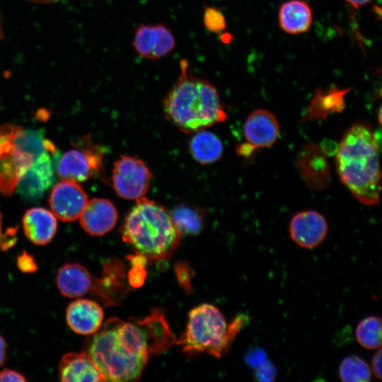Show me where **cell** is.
<instances>
[{
	"label": "cell",
	"instance_id": "6da1fadb",
	"mask_svg": "<svg viewBox=\"0 0 382 382\" xmlns=\"http://www.w3.org/2000/svg\"><path fill=\"white\" fill-rule=\"evenodd\" d=\"M174 340L164 315L154 311L142 320L109 319L89 339L86 352L105 381H130L141 376L151 354Z\"/></svg>",
	"mask_w": 382,
	"mask_h": 382
},
{
	"label": "cell",
	"instance_id": "7a4b0ae2",
	"mask_svg": "<svg viewBox=\"0 0 382 382\" xmlns=\"http://www.w3.org/2000/svg\"><path fill=\"white\" fill-rule=\"evenodd\" d=\"M335 167L342 183L361 203H379L381 175L379 145L366 124H352L343 134L337 148Z\"/></svg>",
	"mask_w": 382,
	"mask_h": 382
},
{
	"label": "cell",
	"instance_id": "3957f363",
	"mask_svg": "<svg viewBox=\"0 0 382 382\" xmlns=\"http://www.w3.org/2000/svg\"><path fill=\"white\" fill-rule=\"evenodd\" d=\"M180 74L163 101L167 118L185 132H197L224 122L227 115L216 87L195 76L188 62H180Z\"/></svg>",
	"mask_w": 382,
	"mask_h": 382
},
{
	"label": "cell",
	"instance_id": "277c9868",
	"mask_svg": "<svg viewBox=\"0 0 382 382\" xmlns=\"http://www.w3.org/2000/svg\"><path fill=\"white\" fill-rule=\"evenodd\" d=\"M121 233L125 243L149 260L169 258L181 237L166 209L144 197L126 216Z\"/></svg>",
	"mask_w": 382,
	"mask_h": 382
},
{
	"label": "cell",
	"instance_id": "5b68a950",
	"mask_svg": "<svg viewBox=\"0 0 382 382\" xmlns=\"http://www.w3.org/2000/svg\"><path fill=\"white\" fill-rule=\"evenodd\" d=\"M248 321V316L241 314L228 324L218 308L203 303L190 311L185 331L177 344L186 352H206L220 358Z\"/></svg>",
	"mask_w": 382,
	"mask_h": 382
},
{
	"label": "cell",
	"instance_id": "8992f818",
	"mask_svg": "<svg viewBox=\"0 0 382 382\" xmlns=\"http://www.w3.org/2000/svg\"><path fill=\"white\" fill-rule=\"evenodd\" d=\"M83 146L71 149L59 158L56 171L61 180L81 183L87 180L103 168L104 150L83 139Z\"/></svg>",
	"mask_w": 382,
	"mask_h": 382
},
{
	"label": "cell",
	"instance_id": "52a82bcc",
	"mask_svg": "<svg viewBox=\"0 0 382 382\" xmlns=\"http://www.w3.org/2000/svg\"><path fill=\"white\" fill-rule=\"evenodd\" d=\"M151 173L137 156H121L112 169V185L116 193L125 199H137L147 192Z\"/></svg>",
	"mask_w": 382,
	"mask_h": 382
},
{
	"label": "cell",
	"instance_id": "ba28073f",
	"mask_svg": "<svg viewBox=\"0 0 382 382\" xmlns=\"http://www.w3.org/2000/svg\"><path fill=\"white\" fill-rule=\"evenodd\" d=\"M54 147L51 144L45 149L33 154V161L17 187L21 195L28 200H36L53 184L54 166L51 154Z\"/></svg>",
	"mask_w": 382,
	"mask_h": 382
},
{
	"label": "cell",
	"instance_id": "9c48e42d",
	"mask_svg": "<svg viewBox=\"0 0 382 382\" xmlns=\"http://www.w3.org/2000/svg\"><path fill=\"white\" fill-rule=\"evenodd\" d=\"M132 45L139 56L155 61L173 52L175 39L164 24H141L134 31Z\"/></svg>",
	"mask_w": 382,
	"mask_h": 382
},
{
	"label": "cell",
	"instance_id": "30bf717a",
	"mask_svg": "<svg viewBox=\"0 0 382 382\" xmlns=\"http://www.w3.org/2000/svg\"><path fill=\"white\" fill-rule=\"evenodd\" d=\"M328 230L325 217L314 210H306L296 214L289 225L292 241L306 249H313L320 245L327 237Z\"/></svg>",
	"mask_w": 382,
	"mask_h": 382
},
{
	"label": "cell",
	"instance_id": "8fae6325",
	"mask_svg": "<svg viewBox=\"0 0 382 382\" xmlns=\"http://www.w3.org/2000/svg\"><path fill=\"white\" fill-rule=\"evenodd\" d=\"M33 161V155L15 141L0 151V192L9 196L17 187Z\"/></svg>",
	"mask_w": 382,
	"mask_h": 382
},
{
	"label": "cell",
	"instance_id": "7c38bea8",
	"mask_svg": "<svg viewBox=\"0 0 382 382\" xmlns=\"http://www.w3.org/2000/svg\"><path fill=\"white\" fill-rule=\"evenodd\" d=\"M87 202V195L77 183L64 180L54 186L49 198L56 218L67 222L79 219Z\"/></svg>",
	"mask_w": 382,
	"mask_h": 382
},
{
	"label": "cell",
	"instance_id": "4fadbf2b",
	"mask_svg": "<svg viewBox=\"0 0 382 382\" xmlns=\"http://www.w3.org/2000/svg\"><path fill=\"white\" fill-rule=\"evenodd\" d=\"M296 166L306 183L313 189L325 188L330 181L329 164L324 149L308 144L299 152Z\"/></svg>",
	"mask_w": 382,
	"mask_h": 382
},
{
	"label": "cell",
	"instance_id": "5bb4252c",
	"mask_svg": "<svg viewBox=\"0 0 382 382\" xmlns=\"http://www.w3.org/2000/svg\"><path fill=\"white\" fill-rule=\"evenodd\" d=\"M117 217V211L112 202L104 198H94L86 203L79 221L88 234L100 236L113 228Z\"/></svg>",
	"mask_w": 382,
	"mask_h": 382
},
{
	"label": "cell",
	"instance_id": "9a60e30c",
	"mask_svg": "<svg viewBox=\"0 0 382 382\" xmlns=\"http://www.w3.org/2000/svg\"><path fill=\"white\" fill-rule=\"evenodd\" d=\"M243 130L247 143L255 149L270 147L279 135V126L276 117L265 109L252 112L245 122Z\"/></svg>",
	"mask_w": 382,
	"mask_h": 382
},
{
	"label": "cell",
	"instance_id": "2e32d148",
	"mask_svg": "<svg viewBox=\"0 0 382 382\" xmlns=\"http://www.w3.org/2000/svg\"><path fill=\"white\" fill-rule=\"evenodd\" d=\"M104 313L102 307L89 299H77L71 302L66 311L68 326L74 332L91 335L102 326Z\"/></svg>",
	"mask_w": 382,
	"mask_h": 382
},
{
	"label": "cell",
	"instance_id": "e0dca14e",
	"mask_svg": "<svg viewBox=\"0 0 382 382\" xmlns=\"http://www.w3.org/2000/svg\"><path fill=\"white\" fill-rule=\"evenodd\" d=\"M59 378L63 382L104 381L103 374L86 352H69L59 362Z\"/></svg>",
	"mask_w": 382,
	"mask_h": 382
},
{
	"label": "cell",
	"instance_id": "ac0fdd59",
	"mask_svg": "<svg viewBox=\"0 0 382 382\" xmlns=\"http://www.w3.org/2000/svg\"><path fill=\"white\" fill-rule=\"evenodd\" d=\"M22 223L27 238L38 245L50 243L57 230L56 216L52 212L42 207L28 209L24 214Z\"/></svg>",
	"mask_w": 382,
	"mask_h": 382
},
{
	"label": "cell",
	"instance_id": "d6986e66",
	"mask_svg": "<svg viewBox=\"0 0 382 382\" xmlns=\"http://www.w3.org/2000/svg\"><path fill=\"white\" fill-rule=\"evenodd\" d=\"M56 284L64 296L78 298L91 289L93 282L85 267L79 263H66L58 270Z\"/></svg>",
	"mask_w": 382,
	"mask_h": 382
},
{
	"label": "cell",
	"instance_id": "ffe728a7",
	"mask_svg": "<svg viewBox=\"0 0 382 382\" xmlns=\"http://www.w3.org/2000/svg\"><path fill=\"white\" fill-rule=\"evenodd\" d=\"M312 21V11L309 5L303 0L288 1L279 8V26L286 33H304L310 29Z\"/></svg>",
	"mask_w": 382,
	"mask_h": 382
},
{
	"label": "cell",
	"instance_id": "44dd1931",
	"mask_svg": "<svg viewBox=\"0 0 382 382\" xmlns=\"http://www.w3.org/2000/svg\"><path fill=\"white\" fill-rule=\"evenodd\" d=\"M189 146L193 158L201 164L217 161L224 151L221 139L215 134L204 129L193 135Z\"/></svg>",
	"mask_w": 382,
	"mask_h": 382
},
{
	"label": "cell",
	"instance_id": "7402d4cb",
	"mask_svg": "<svg viewBox=\"0 0 382 382\" xmlns=\"http://www.w3.org/2000/svg\"><path fill=\"white\" fill-rule=\"evenodd\" d=\"M123 268L120 262L110 260L103 266V276L92 284V290L107 303H115L117 289H123Z\"/></svg>",
	"mask_w": 382,
	"mask_h": 382
},
{
	"label": "cell",
	"instance_id": "603a6c76",
	"mask_svg": "<svg viewBox=\"0 0 382 382\" xmlns=\"http://www.w3.org/2000/svg\"><path fill=\"white\" fill-rule=\"evenodd\" d=\"M349 91V88L340 89L335 86L325 91L318 90L313 98L307 116L315 118L341 111L345 107L344 97Z\"/></svg>",
	"mask_w": 382,
	"mask_h": 382
},
{
	"label": "cell",
	"instance_id": "cb8c5ba5",
	"mask_svg": "<svg viewBox=\"0 0 382 382\" xmlns=\"http://www.w3.org/2000/svg\"><path fill=\"white\" fill-rule=\"evenodd\" d=\"M173 223L180 236H196L204 226V212L197 208L179 205L170 214Z\"/></svg>",
	"mask_w": 382,
	"mask_h": 382
},
{
	"label": "cell",
	"instance_id": "d4e9b609",
	"mask_svg": "<svg viewBox=\"0 0 382 382\" xmlns=\"http://www.w3.org/2000/svg\"><path fill=\"white\" fill-rule=\"evenodd\" d=\"M338 375L343 382H368L371 380V370L360 357L352 354L343 359Z\"/></svg>",
	"mask_w": 382,
	"mask_h": 382
},
{
	"label": "cell",
	"instance_id": "484cf974",
	"mask_svg": "<svg viewBox=\"0 0 382 382\" xmlns=\"http://www.w3.org/2000/svg\"><path fill=\"white\" fill-rule=\"evenodd\" d=\"M358 343L367 349L381 347V319L378 316H368L361 320L355 330Z\"/></svg>",
	"mask_w": 382,
	"mask_h": 382
},
{
	"label": "cell",
	"instance_id": "4316f807",
	"mask_svg": "<svg viewBox=\"0 0 382 382\" xmlns=\"http://www.w3.org/2000/svg\"><path fill=\"white\" fill-rule=\"evenodd\" d=\"M203 22L208 31L220 33L226 28V21L221 11L214 6H206L204 10Z\"/></svg>",
	"mask_w": 382,
	"mask_h": 382
},
{
	"label": "cell",
	"instance_id": "83f0119b",
	"mask_svg": "<svg viewBox=\"0 0 382 382\" xmlns=\"http://www.w3.org/2000/svg\"><path fill=\"white\" fill-rule=\"evenodd\" d=\"M129 260L132 265L127 275L129 283L133 287H139L144 284L146 277L145 265L148 260L138 253L131 255Z\"/></svg>",
	"mask_w": 382,
	"mask_h": 382
},
{
	"label": "cell",
	"instance_id": "f1b7e54d",
	"mask_svg": "<svg viewBox=\"0 0 382 382\" xmlns=\"http://www.w3.org/2000/svg\"><path fill=\"white\" fill-rule=\"evenodd\" d=\"M16 263L18 268L24 273H33L37 269V265L33 256L25 251L18 255Z\"/></svg>",
	"mask_w": 382,
	"mask_h": 382
},
{
	"label": "cell",
	"instance_id": "f546056e",
	"mask_svg": "<svg viewBox=\"0 0 382 382\" xmlns=\"http://www.w3.org/2000/svg\"><path fill=\"white\" fill-rule=\"evenodd\" d=\"M175 274L180 284L185 291H191V270L190 267L183 262H180L175 266Z\"/></svg>",
	"mask_w": 382,
	"mask_h": 382
},
{
	"label": "cell",
	"instance_id": "4dcf8cb0",
	"mask_svg": "<svg viewBox=\"0 0 382 382\" xmlns=\"http://www.w3.org/2000/svg\"><path fill=\"white\" fill-rule=\"evenodd\" d=\"M255 376L262 381H273L276 376V369L270 361H263L257 367Z\"/></svg>",
	"mask_w": 382,
	"mask_h": 382
},
{
	"label": "cell",
	"instance_id": "1f68e13d",
	"mask_svg": "<svg viewBox=\"0 0 382 382\" xmlns=\"http://www.w3.org/2000/svg\"><path fill=\"white\" fill-rule=\"evenodd\" d=\"M26 378L20 372L11 369H4L0 371V382L26 381Z\"/></svg>",
	"mask_w": 382,
	"mask_h": 382
},
{
	"label": "cell",
	"instance_id": "d6a6232c",
	"mask_svg": "<svg viewBox=\"0 0 382 382\" xmlns=\"http://www.w3.org/2000/svg\"><path fill=\"white\" fill-rule=\"evenodd\" d=\"M381 347L378 348L376 352L374 354L371 359V371L378 379H381Z\"/></svg>",
	"mask_w": 382,
	"mask_h": 382
},
{
	"label": "cell",
	"instance_id": "836d02e7",
	"mask_svg": "<svg viewBox=\"0 0 382 382\" xmlns=\"http://www.w3.org/2000/svg\"><path fill=\"white\" fill-rule=\"evenodd\" d=\"M16 233L14 230H9L7 231L4 238H0L1 244L0 247L2 250H6L11 247L16 241L14 238Z\"/></svg>",
	"mask_w": 382,
	"mask_h": 382
},
{
	"label": "cell",
	"instance_id": "e575fe53",
	"mask_svg": "<svg viewBox=\"0 0 382 382\" xmlns=\"http://www.w3.org/2000/svg\"><path fill=\"white\" fill-rule=\"evenodd\" d=\"M255 149L248 143L241 144L236 148L237 152L243 156H249L252 155Z\"/></svg>",
	"mask_w": 382,
	"mask_h": 382
},
{
	"label": "cell",
	"instance_id": "d590c367",
	"mask_svg": "<svg viewBox=\"0 0 382 382\" xmlns=\"http://www.w3.org/2000/svg\"><path fill=\"white\" fill-rule=\"evenodd\" d=\"M7 356V344L5 339L0 335V366L3 365Z\"/></svg>",
	"mask_w": 382,
	"mask_h": 382
},
{
	"label": "cell",
	"instance_id": "8d00e7d4",
	"mask_svg": "<svg viewBox=\"0 0 382 382\" xmlns=\"http://www.w3.org/2000/svg\"><path fill=\"white\" fill-rule=\"evenodd\" d=\"M371 1V0H346L351 6L357 8L368 4Z\"/></svg>",
	"mask_w": 382,
	"mask_h": 382
},
{
	"label": "cell",
	"instance_id": "74e56055",
	"mask_svg": "<svg viewBox=\"0 0 382 382\" xmlns=\"http://www.w3.org/2000/svg\"><path fill=\"white\" fill-rule=\"evenodd\" d=\"M3 37V30H2V25H1V21L0 18V40Z\"/></svg>",
	"mask_w": 382,
	"mask_h": 382
},
{
	"label": "cell",
	"instance_id": "f35d334b",
	"mask_svg": "<svg viewBox=\"0 0 382 382\" xmlns=\"http://www.w3.org/2000/svg\"><path fill=\"white\" fill-rule=\"evenodd\" d=\"M1 216L0 215V238H1Z\"/></svg>",
	"mask_w": 382,
	"mask_h": 382
},
{
	"label": "cell",
	"instance_id": "ab89813d",
	"mask_svg": "<svg viewBox=\"0 0 382 382\" xmlns=\"http://www.w3.org/2000/svg\"><path fill=\"white\" fill-rule=\"evenodd\" d=\"M1 132H2V125H0V139H1Z\"/></svg>",
	"mask_w": 382,
	"mask_h": 382
}]
</instances>
